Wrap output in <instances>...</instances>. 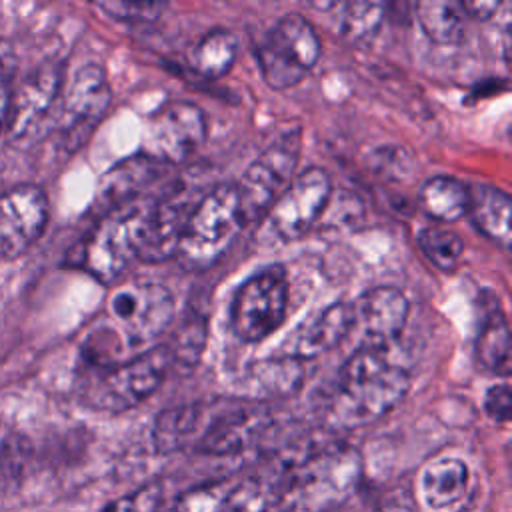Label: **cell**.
Instances as JSON below:
<instances>
[{"instance_id":"16","label":"cell","mask_w":512,"mask_h":512,"mask_svg":"<svg viewBox=\"0 0 512 512\" xmlns=\"http://www.w3.org/2000/svg\"><path fill=\"white\" fill-rule=\"evenodd\" d=\"M270 414L258 404H234L210 418L196 450L210 456H232L256 444L270 428Z\"/></svg>"},{"instance_id":"10","label":"cell","mask_w":512,"mask_h":512,"mask_svg":"<svg viewBox=\"0 0 512 512\" xmlns=\"http://www.w3.org/2000/svg\"><path fill=\"white\" fill-rule=\"evenodd\" d=\"M64 68L58 62L42 64L26 76V80L10 96L6 118V140L12 146L24 148L38 140L54 114L62 94Z\"/></svg>"},{"instance_id":"5","label":"cell","mask_w":512,"mask_h":512,"mask_svg":"<svg viewBox=\"0 0 512 512\" xmlns=\"http://www.w3.org/2000/svg\"><path fill=\"white\" fill-rule=\"evenodd\" d=\"M320 58V38L312 22L296 12L278 18L256 48V62L272 90L300 84Z\"/></svg>"},{"instance_id":"35","label":"cell","mask_w":512,"mask_h":512,"mask_svg":"<svg viewBox=\"0 0 512 512\" xmlns=\"http://www.w3.org/2000/svg\"><path fill=\"white\" fill-rule=\"evenodd\" d=\"M16 72V52L14 46L0 38V132L6 126L8 118V106H10V84Z\"/></svg>"},{"instance_id":"2","label":"cell","mask_w":512,"mask_h":512,"mask_svg":"<svg viewBox=\"0 0 512 512\" xmlns=\"http://www.w3.org/2000/svg\"><path fill=\"white\" fill-rule=\"evenodd\" d=\"M278 474L282 512H330L356 494L362 458L348 444L312 442L290 468Z\"/></svg>"},{"instance_id":"3","label":"cell","mask_w":512,"mask_h":512,"mask_svg":"<svg viewBox=\"0 0 512 512\" xmlns=\"http://www.w3.org/2000/svg\"><path fill=\"white\" fill-rule=\"evenodd\" d=\"M156 198L142 194L104 212L68 254V264L102 284L116 282L140 258Z\"/></svg>"},{"instance_id":"31","label":"cell","mask_w":512,"mask_h":512,"mask_svg":"<svg viewBox=\"0 0 512 512\" xmlns=\"http://www.w3.org/2000/svg\"><path fill=\"white\" fill-rule=\"evenodd\" d=\"M206 344V318L204 316H186L178 326L170 344H164L170 356V364L182 368H194L202 356Z\"/></svg>"},{"instance_id":"38","label":"cell","mask_w":512,"mask_h":512,"mask_svg":"<svg viewBox=\"0 0 512 512\" xmlns=\"http://www.w3.org/2000/svg\"><path fill=\"white\" fill-rule=\"evenodd\" d=\"M372 168L378 172V174H384L388 178V172H390V166H396V172L406 178V174L410 172V160L404 158V150L402 148H396V146H382V148H376L372 152V160H370Z\"/></svg>"},{"instance_id":"33","label":"cell","mask_w":512,"mask_h":512,"mask_svg":"<svg viewBox=\"0 0 512 512\" xmlns=\"http://www.w3.org/2000/svg\"><path fill=\"white\" fill-rule=\"evenodd\" d=\"M102 12H106L110 18L130 24H148L162 16V12L168 8L160 2H98L96 4Z\"/></svg>"},{"instance_id":"12","label":"cell","mask_w":512,"mask_h":512,"mask_svg":"<svg viewBox=\"0 0 512 512\" xmlns=\"http://www.w3.org/2000/svg\"><path fill=\"white\" fill-rule=\"evenodd\" d=\"M330 196L332 184L326 170L312 166L296 174L264 216L270 236L278 242L298 240L320 220Z\"/></svg>"},{"instance_id":"30","label":"cell","mask_w":512,"mask_h":512,"mask_svg":"<svg viewBox=\"0 0 512 512\" xmlns=\"http://www.w3.org/2000/svg\"><path fill=\"white\" fill-rule=\"evenodd\" d=\"M416 242L428 262H432L438 270L452 272L460 264L464 242L456 232L444 226H428L418 234Z\"/></svg>"},{"instance_id":"32","label":"cell","mask_w":512,"mask_h":512,"mask_svg":"<svg viewBox=\"0 0 512 512\" xmlns=\"http://www.w3.org/2000/svg\"><path fill=\"white\" fill-rule=\"evenodd\" d=\"M230 490L232 486L228 480L188 488L176 498L172 512H224Z\"/></svg>"},{"instance_id":"6","label":"cell","mask_w":512,"mask_h":512,"mask_svg":"<svg viewBox=\"0 0 512 512\" xmlns=\"http://www.w3.org/2000/svg\"><path fill=\"white\" fill-rule=\"evenodd\" d=\"M166 346L148 348L122 364L104 368L84 386V402L100 412H126L150 398L170 370Z\"/></svg>"},{"instance_id":"29","label":"cell","mask_w":512,"mask_h":512,"mask_svg":"<svg viewBox=\"0 0 512 512\" xmlns=\"http://www.w3.org/2000/svg\"><path fill=\"white\" fill-rule=\"evenodd\" d=\"M336 32L348 44H368L380 30L386 6L382 2H334Z\"/></svg>"},{"instance_id":"15","label":"cell","mask_w":512,"mask_h":512,"mask_svg":"<svg viewBox=\"0 0 512 512\" xmlns=\"http://www.w3.org/2000/svg\"><path fill=\"white\" fill-rule=\"evenodd\" d=\"M352 306V328L358 336V348H390L402 334L410 302L394 286H376L360 294Z\"/></svg>"},{"instance_id":"22","label":"cell","mask_w":512,"mask_h":512,"mask_svg":"<svg viewBox=\"0 0 512 512\" xmlns=\"http://www.w3.org/2000/svg\"><path fill=\"white\" fill-rule=\"evenodd\" d=\"M510 210L512 202L506 192L488 184H474L468 188V210L472 224L486 238L502 248H510Z\"/></svg>"},{"instance_id":"25","label":"cell","mask_w":512,"mask_h":512,"mask_svg":"<svg viewBox=\"0 0 512 512\" xmlns=\"http://www.w3.org/2000/svg\"><path fill=\"white\" fill-rule=\"evenodd\" d=\"M238 38L232 30L214 28L206 32L190 50L188 66L202 78L216 80L228 74L238 58Z\"/></svg>"},{"instance_id":"18","label":"cell","mask_w":512,"mask_h":512,"mask_svg":"<svg viewBox=\"0 0 512 512\" xmlns=\"http://www.w3.org/2000/svg\"><path fill=\"white\" fill-rule=\"evenodd\" d=\"M352 328V306L350 302H334L312 316L306 324H300L288 340L280 346L282 356L298 362L312 360L320 354L336 348Z\"/></svg>"},{"instance_id":"26","label":"cell","mask_w":512,"mask_h":512,"mask_svg":"<svg viewBox=\"0 0 512 512\" xmlns=\"http://www.w3.org/2000/svg\"><path fill=\"white\" fill-rule=\"evenodd\" d=\"M224 512H282L280 474L268 470L252 474L232 486Z\"/></svg>"},{"instance_id":"23","label":"cell","mask_w":512,"mask_h":512,"mask_svg":"<svg viewBox=\"0 0 512 512\" xmlns=\"http://www.w3.org/2000/svg\"><path fill=\"white\" fill-rule=\"evenodd\" d=\"M206 408L202 404H180L162 410L152 428V440L158 452L170 454L192 444L204 430Z\"/></svg>"},{"instance_id":"17","label":"cell","mask_w":512,"mask_h":512,"mask_svg":"<svg viewBox=\"0 0 512 512\" xmlns=\"http://www.w3.org/2000/svg\"><path fill=\"white\" fill-rule=\"evenodd\" d=\"M204 194L194 186L180 184L172 192L156 198L140 260L160 262L176 254L182 230Z\"/></svg>"},{"instance_id":"7","label":"cell","mask_w":512,"mask_h":512,"mask_svg":"<svg viewBox=\"0 0 512 512\" xmlns=\"http://www.w3.org/2000/svg\"><path fill=\"white\" fill-rule=\"evenodd\" d=\"M302 152V130L284 132L244 170L236 184L244 224L262 220L296 176Z\"/></svg>"},{"instance_id":"24","label":"cell","mask_w":512,"mask_h":512,"mask_svg":"<svg viewBox=\"0 0 512 512\" xmlns=\"http://www.w3.org/2000/svg\"><path fill=\"white\" fill-rule=\"evenodd\" d=\"M510 356H512V338L506 314L502 312L498 300L492 304L478 326L476 334V358L488 372L498 376L510 374Z\"/></svg>"},{"instance_id":"34","label":"cell","mask_w":512,"mask_h":512,"mask_svg":"<svg viewBox=\"0 0 512 512\" xmlns=\"http://www.w3.org/2000/svg\"><path fill=\"white\" fill-rule=\"evenodd\" d=\"M162 504V488L146 484L122 498L110 502L102 512H158Z\"/></svg>"},{"instance_id":"37","label":"cell","mask_w":512,"mask_h":512,"mask_svg":"<svg viewBox=\"0 0 512 512\" xmlns=\"http://www.w3.org/2000/svg\"><path fill=\"white\" fill-rule=\"evenodd\" d=\"M510 408H512V394H510V386L506 382L494 384L486 390L484 410L494 422H498V424L508 422Z\"/></svg>"},{"instance_id":"20","label":"cell","mask_w":512,"mask_h":512,"mask_svg":"<svg viewBox=\"0 0 512 512\" xmlns=\"http://www.w3.org/2000/svg\"><path fill=\"white\" fill-rule=\"evenodd\" d=\"M470 472L464 460L442 456L428 462L420 472V498L434 512L450 510L466 496Z\"/></svg>"},{"instance_id":"14","label":"cell","mask_w":512,"mask_h":512,"mask_svg":"<svg viewBox=\"0 0 512 512\" xmlns=\"http://www.w3.org/2000/svg\"><path fill=\"white\" fill-rule=\"evenodd\" d=\"M50 206L36 184H18L0 194V262L22 256L46 230Z\"/></svg>"},{"instance_id":"11","label":"cell","mask_w":512,"mask_h":512,"mask_svg":"<svg viewBox=\"0 0 512 512\" xmlns=\"http://www.w3.org/2000/svg\"><path fill=\"white\" fill-rule=\"evenodd\" d=\"M112 102L104 68L96 62L76 70L56 116L58 142L66 152H76L90 138Z\"/></svg>"},{"instance_id":"28","label":"cell","mask_w":512,"mask_h":512,"mask_svg":"<svg viewBox=\"0 0 512 512\" xmlns=\"http://www.w3.org/2000/svg\"><path fill=\"white\" fill-rule=\"evenodd\" d=\"M418 204L436 222H456L468 210V186L452 176H434L420 186Z\"/></svg>"},{"instance_id":"9","label":"cell","mask_w":512,"mask_h":512,"mask_svg":"<svg viewBox=\"0 0 512 512\" xmlns=\"http://www.w3.org/2000/svg\"><path fill=\"white\" fill-rule=\"evenodd\" d=\"M174 296L156 282H128L108 298V314L130 350L144 348L174 320Z\"/></svg>"},{"instance_id":"19","label":"cell","mask_w":512,"mask_h":512,"mask_svg":"<svg viewBox=\"0 0 512 512\" xmlns=\"http://www.w3.org/2000/svg\"><path fill=\"white\" fill-rule=\"evenodd\" d=\"M164 164L154 162L146 156L126 158L114 168H110L102 180L96 194V206L102 214L144 194V190L160 176Z\"/></svg>"},{"instance_id":"36","label":"cell","mask_w":512,"mask_h":512,"mask_svg":"<svg viewBox=\"0 0 512 512\" xmlns=\"http://www.w3.org/2000/svg\"><path fill=\"white\" fill-rule=\"evenodd\" d=\"M30 454H32V448L26 438H22V436L6 438L2 444V450H0V468L8 476L20 474L24 470L26 462L30 460Z\"/></svg>"},{"instance_id":"1","label":"cell","mask_w":512,"mask_h":512,"mask_svg":"<svg viewBox=\"0 0 512 512\" xmlns=\"http://www.w3.org/2000/svg\"><path fill=\"white\" fill-rule=\"evenodd\" d=\"M390 348H356L344 362L324 420L332 430L370 426L394 410L410 390L408 370L394 362Z\"/></svg>"},{"instance_id":"39","label":"cell","mask_w":512,"mask_h":512,"mask_svg":"<svg viewBox=\"0 0 512 512\" xmlns=\"http://www.w3.org/2000/svg\"><path fill=\"white\" fill-rule=\"evenodd\" d=\"M502 6L504 4H500V2H466V4H462L464 12H468L474 18H480V20L494 16V12H498Z\"/></svg>"},{"instance_id":"21","label":"cell","mask_w":512,"mask_h":512,"mask_svg":"<svg viewBox=\"0 0 512 512\" xmlns=\"http://www.w3.org/2000/svg\"><path fill=\"white\" fill-rule=\"evenodd\" d=\"M304 382L302 362L276 354L272 358L260 360L250 366L244 382L242 394L252 402L270 400L278 396L294 394Z\"/></svg>"},{"instance_id":"13","label":"cell","mask_w":512,"mask_h":512,"mask_svg":"<svg viewBox=\"0 0 512 512\" xmlns=\"http://www.w3.org/2000/svg\"><path fill=\"white\" fill-rule=\"evenodd\" d=\"M208 126L204 112L186 100H176L148 118L142 136V156L176 164L190 158L206 140Z\"/></svg>"},{"instance_id":"4","label":"cell","mask_w":512,"mask_h":512,"mask_svg":"<svg viewBox=\"0 0 512 512\" xmlns=\"http://www.w3.org/2000/svg\"><path fill=\"white\" fill-rule=\"evenodd\" d=\"M242 226L236 184H218L192 210L174 256L186 270H206L228 252Z\"/></svg>"},{"instance_id":"27","label":"cell","mask_w":512,"mask_h":512,"mask_svg":"<svg viewBox=\"0 0 512 512\" xmlns=\"http://www.w3.org/2000/svg\"><path fill=\"white\" fill-rule=\"evenodd\" d=\"M414 14L424 36L434 44L454 46L466 36V12L458 2L424 0L414 4Z\"/></svg>"},{"instance_id":"8","label":"cell","mask_w":512,"mask_h":512,"mask_svg":"<svg viewBox=\"0 0 512 512\" xmlns=\"http://www.w3.org/2000/svg\"><path fill=\"white\" fill-rule=\"evenodd\" d=\"M288 312V276L280 264L246 278L230 304V328L242 342H260L274 334Z\"/></svg>"}]
</instances>
